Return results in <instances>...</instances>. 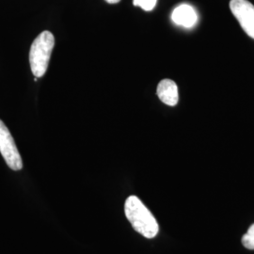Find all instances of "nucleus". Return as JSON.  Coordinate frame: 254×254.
Here are the masks:
<instances>
[{
    "label": "nucleus",
    "mask_w": 254,
    "mask_h": 254,
    "mask_svg": "<svg viewBox=\"0 0 254 254\" xmlns=\"http://www.w3.org/2000/svg\"><path fill=\"white\" fill-rule=\"evenodd\" d=\"M125 213L134 230L146 238H154L159 226L153 214L136 196H130L125 203Z\"/></svg>",
    "instance_id": "f257e3e1"
},
{
    "label": "nucleus",
    "mask_w": 254,
    "mask_h": 254,
    "mask_svg": "<svg viewBox=\"0 0 254 254\" xmlns=\"http://www.w3.org/2000/svg\"><path fill=\"white\" fill-rule=\"evenodd\" d=\"M54 46V35L47 30L43 31L32 43L29 64L32 73L37 78L46 74Z\"/></svg>",
    "instance_id": "f03ea898"
},
{
    "label": "nucleus",
    "mask_w": 254,
    "mask_h": 254,
    "mask_svg": "<svg viewBox=\"0 0 254 254\" xmlns=\"http://www.w3.org/2000/svg\"><path fill=\"white\" fill-rule=\"evenodd\" d=\"M0 153L6 163L13 171H20L23 168V161L18 149L14 142L8 127L0 120Z\"/></svg>",
    "instance_id": "7ed1b4c3"
},
{
    "label": "nucleus",
    "mask_w": 254,
    "mask_h": 254,
    "mask_svg": "<svg viewBox=\"0 0 254 254\" xmlns=\"http://www.w3.org/2000/svg\"><path fill=\"white\" fill-rule=\"evenodd\" d=\"M230 9L246 33L254 39V6L248 0H231Z\"/></svg>",
    "instance_id": "20e7f679"
},
{
    "label": "nucleus",
    "mask_w": 254,
    "mask_h": 254,
    "mask_svg": "<svg viewBox=\"0 0 254 254\" xmlns=\"http://www.w3.org/2000/svg\"><path fill=\"white\" fill-rule=\"evenodd\" d=\"M172 20L177 26L190 28L197 24L198 14L190 5L182 4L173 9Z\"/></svg>",
    "instance_id": "39448f33"
},
{
    "label": "nucleus",
    "mask_w": 254,
    "mask_h": 254,
    "mask_svg": "<svg viewBox=\"0 0 254 254\" xmlns=\"http://www.w3.org/2000/svg\"><path fill=\"white\" fill-rule=\"evenodd\" d=\"M156 94L162 103L168 106H176L179 100L178 87L175 82L171 79H163L159 82Z\"/></svg>",
    "instance_id": "423d86ee"
},
{
    "label": "nucleus",
    "mask_w": 254,
    "mask_h": 254,
    "mask_svg": "<svg viewBox=\"0 0 254 254\" xmlns=\"http://www.w3.org/2000/svg\"><path fill=\"white\" fill-rule=\"evenodd\" d=\"M242 244L246 249L254 250V223L249 228L247 234L242 237Z\"/></svg>",
    "instance_id": "0eeeda50"
},
{
    "label": "nucleus",
    "mask_w": 254,
    "mask_h": 254,
    "mask_svg": "<svg viewBox=\"0 0 254 254\" xmlns=\"http://www.w3.org/2000/svg\"><path fill=\"white\" fill-rule=\"evenodd\" d=\"M157 0H133L134 6L140 7L141 9H144L146 11H150L154 9L156 5Z\"/></svg>",
    "instance_id": "6e6552de"
},
{
    "label": "nucleus",
    "mask_w": 254,
    "mask_h": 254,
    "mask_svg": "<svg viewBox=\"0 0 254 254\" xmlns=\"http://www.w3.org/2000/svg\"><path fill=\"white\" fill-rule=\"evenodd\" d=\"M106 1L109 3V4H116V3L120 2L121 0H106Z\"/></svg>",
    "instance_id": "1a4fd4ad"
}]
</instances>
